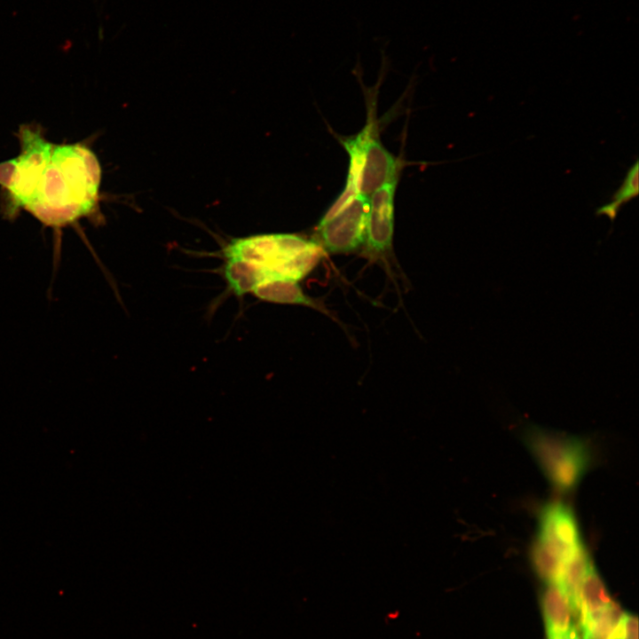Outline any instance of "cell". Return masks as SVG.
Here are the masks:
<instances>
[{
    "label": "cell",
    "mask_w": 639,
    "mask_h": 639,
    "mask_svg": "<svg viewBox=\"0 0 639 639\" xmlns=\"http://www.w3.org/2000/svg\"><path fill=\"white\" fill-rule=\"evenodd\" d=\"M319 243L289 233L259 234L232 241L224 249V274L238 296L267 284L299 281L323 255Z\"/></svg>",
    "instance_id": "6da1fadb"
},
{
    "label": "cell",
    "mask_w": 639,
    "mask_h": 639,
    "mask_svg": "<svg viewBox=\"0 0 639 639\" xmlns=\"http://www.w3.org/2000/svg\"><path fill=\"white\" fill-rule=\"evenodd\" d=\"M100 177L99 161L86 146H53L34 199L25 209L47 226L73 224L93 210Z\"/></svg>",
    "instance_id": "7a4b0ae2"
},
{
    "label": "cell",
    "mask_w": 639,
    "mask_h": 639,
    "mask_svg": "<svg viewBox=\"0 0 639 639\" xmlns=\"http://www.w3.org/2000/svg\"><path fill=\"white\" fill-rule=\"evenodd\" d=\"M584 548L572 510L559 501L546 505L531 549L538 575L547 583L558 581L568 561Z\"/></svg>",
    "instance_id": "3957f363"
},
{
    "label": "cell",
    "mask_w": 639,
    "mask_h": 639,
    "mask_svg": "<svg viewBox=\"0 0 639 639\" xmlns=\"http://www.w3.org/2000/svg\"><path fill=\"white\" fill-rule=\"evenodd\" d=\"M525 440L548 482L560 491L572 490L588 468V446L576 437L532 427Z\"/></svg>",
    "instance_id": "277c9868"
},
{
    "label": "cell",
    "mask_w": 639,
    "mask_h": 639,
    "mask_svg": "<svg viewBox=\"0 0 639 639\" xmlns=\"http://www.w3.org/2000/svg\"><path fill=\"white\" fill-rule=\"evenodd\" d=\"M20 154L0 163V185L11 199L12 213L33 201L53 148L39 130L29 126L20 128Z\"/></svg>",
    "instance_id": "5b68a950"
},
{
    "label": "cell",
    "mask_w": 639,
    "mask_h": 639,
    "mask_svg": "<svg viewBox=\"0 0 639 639\" xmlns=\"http://www.w3.org/2000/svg\"><path fill=\"white\" fill-rule=\"evenodd\" d=\"M342 142L349 154L344 188L369 197L378 187L398 178V162L379 140L373 122Z\"/></svg>",
    "instance_id": "8992f818"
},
{
    "label": "cell",
    "mask_w": 639,
    "mask_h": 639,
    "mask_svg": "<svg viewBox=\"0 0 639 639\" xmlns=\"http://www.w3.org/2000/svg\"><path fill=\"white\" fill-rule=\"evenodd\" d=\"M368 196L344 188L317 226L319 245L329 253L352 251L365 242Z\"/></svg>",
    "instance_id": "52a82bcc"
},
{
    "label": "cell",
    "mask_w": 639,
    "mask_h": 639,
    "mask_svg": "<svg viewBox=\"0 0 639 639\" xmlns=\"http://www.w3.org/2000/svg\"><path fill=\"white\" fill-rule=\"evenodd\" d=\"M398 178L375 190L368 197L366 226V252L368 256H383L391 249L394 230V196Z\"/></svg>",
    "instance_id": "ba28073f"
},
{
    "label": "cell",
    "mask_w": 639,
    "mask_h": 639,
    "mask_svg": "<svg viewBox=\"0 0 639 639\" xmlns=\"http://www.w3.org/2000/svg\"><path fill=\"white\" fill-rule=\"evenodd\" d=\"M546 634H556L573 627L574 614L567 592L559 583H547L542 600Z\"/></svg>",
    "instance_id": "9c48e42d"
},
{
    "label": "cell",
    "mask_w": 639,
    "mask_h": 639,
    "mask_svg": "<svg viewBox=\"0 0 639 639\" xmlns=\"http://www.w3.org/2000/svg\"><path fill=\"white\" fill-rule=\"evenodd\" d=\"M253 294L264 301L308 306L331 316L323 304L304 293L297 281L272 282L259 288Z\"/></svg>",
    "instance_id": "30bf717a"
},
{
    "label": "cell",
    "mask_w": 639,
    "mask_h": 639,
    "mask_svg": "<svg viewBox=\"0 0 639 639\" xmlns=\"http://www.w3.org/2000/svg\"><path fill=\"white\" fill-rule=\"evenodd\" d=\"M579 615L582 639H609L620 613L615 604Z\"/></svg>",
    "instance_id": "8fae6325"
},
{
    "label": "cell",
    "mask_w": 639,
    "mask_h": 639,
    "mask_svg": "<svg viewBox=\"0 0 639 639\" xmlns=\"http://www.w3.org/2000/svg\"><path fill=\"white\" fill-rule=\"evenodd\" d=\"M639 193V162L638 160L629 168L627 175L612 196V201L620 205L637 197Z\"/></svg>",
    "instance_id": "7c38bea8"
},
{
    "label": "cell",
    "mask_w": 639,
    "mask_h": 639,
    "mask_svg": "<svg viewBox=\"0 0 639 639\" xmlns=\"http://www.w3.org/2000/svg\"><path fill=\"white\" fill-rule=\"evenodd\" d=\"M609 639H638L637 617L629 612L620 613Z\"/></svg>",
    "instance_id": "4fadbf2b"
},
{
    "label": "cell",
    "mask_w": 639,
    "mask_h": 639,
    "mask_svg": "<svg viewBox=\"0 0 639 639\" xmlns=\"http://www.w3.org/2000/svg\"><path fill=\"white\" fill-rule=\"evenodd\" d=\"M620 207H621V205L619 202L612 201L610 203H607L605 205L599 207L596 209V215L597 216L605 215L611 221H613L616 218Z\"/></svg>",
    "instance_id": "5bb4252c"
},
{
    "label": "cell",
    "mask_w": 639,
    "mask_h": 639,
    "mask_svg": "<svg viewBox=\"0 0 639 639\" xmlns=\"http://www.w3.org/2000/svg\"><path fill=\"white\" fill-rule=\"evenodd\" d=\"M547 638L548 639H580L574 627L564 632L556 633V634H547Z\"/></svg>",
    "instance_id": "9a60e30c"
}]
</instances>
